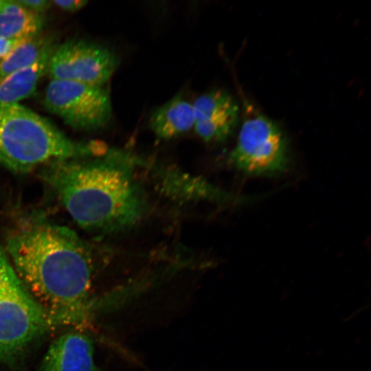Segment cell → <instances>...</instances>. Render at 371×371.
<instances>
[{
    "label": "cell",
    "instance_id": "obj_1",
    "mask_svg": "<svg viewBox=\"0 0 371 371\" xmlns=\"http://www.w3.org/2000/svg\"><path fill=\"white\" fill-rule=\"evenodd\" d=\"M5 251L52 328L86 330L102 313L100 297L91 291L93 251L72 229L41 221L27 223L10 234Z\"/></svg>",
    "mask_w": 371,
    "mask_h": 371
},
{
    "label": "cell",
    "instance_id": "obj_2",
    "mask_svg": "<svg viewBox=\"0 0 371 371\" xmlns=\"http://www.w3.org/2000/svg\"><path fill=\"white\" fill-rule=\"evenodd\" d=\"M146 161L118 148L87 158L49 163L41 176L73 220L91 233L130 231L149 214L151 203L137 170Z\"/></svg>",
    "mask_w": 371,
    "mask_h": 371
},
{
    "label": "cell",
    "instance_id": "obj_3",
    "mask_svg": "<svg viewBox=\"0 0 371 371\" xmlns=\"http://www.w3.org/2000/svg\"><path fill=\"white\" fill-rule=\"evenodd\" d=\"M98 142H78L47 119L19 103L0 104V164L25 173L41 165L104 153Z\"/></svg>",
    "mask_w": 371,
    "mask_h": 371
},
{
    "label": "cell",
    "instance_id": "obj_4",
    "mask_svg": "<svg viewBox=\"0 0 371 371\" xmlns=\"http://www.w3.org/2000/svg\"><path fill=\"white\" fill-rule=\"evenodd\" d=\"M41 306L0 249V362L18 357L30 344L52 330Z\"/></svg>",
    "mask_w": 371,
    "mask_h": 371
},
{
    "label": "cell",
    "instance_id": "obj_5",
    "mask_svg": "<svg viewBox=\"0 0 371 371\" xmlns=\"http://www.w3.org/2000/svg\"><path fill=\"white\" fill-rule=\"evenodd\" d=\"M227 161L238 170L253 176L282 173L289 163L286 139L274 122L256 114L243 122Z\"/></svg>",
    "mask_w": 371,
    "mask_h": 371
},
{
    "label": "cell",
    "instance_id": "obj_6",
    "mask_svg": "<svg viewBox=\"0 0 371 371\" xmlns=\"http://www.w3.org/2000/svg\"><path fill=\"white\" fill-rule=\"evenodd\" d=\"M43 102L48 111L77 130L100 128L112 117L109 93L100 85L51 80Z\"/></svg>",
    "mask_w": 371,
    "mask_h": 371
},
{
    "label": "cell",
    "instance_id": "obj_7",
    "mask_svg": "<svg viewBox=\"0 0 371 371\" xmlns=\"http://www.w3.org/2000/svg\"><path fill=\"white\" fill-rule=\"evenodd\" d=\"M119 58L108 48L80 38L56 46L48 64L52 80L102 86L119 65Z\"/></svg>",
    "mask_w": 371,
    "mask_h": 371
},
{
    "label": "cell",
    "instance_id": "obj_8",
    "mask_svg": "<svg viewBox=\"0 0 371 371\" xmlns=\"http://www.w3.org/2000/svg\"><path fill=\"white\" fill-rule=\"evenodd\" d=\"M197 135L206 142L221 143L234 131L239 108L227 91L216 89L199 95L192 103Z\"/></svg>",
    "mask_w": 371,
    "mask_h": 371
},
{
    "label": "cell",
    "instance_id": "obj_9",
    "mask_svg": "<svg viewBox=\"0 0 371 371\" xmlns=\"http://www.w3.org/2000/svg\"><path fill=\"white\" fill-rule=\"evenodd\" d=\"M95 346L85 330L71 328L49 345L41 371H103L94 361Z\"/></svg>",
    "mask_w": 371,
    "mask_h": 371
},
{
    "label": "cell",
    "instance_id": "obj_10",
    "mask_svg": "<svg viewBox=\"0 0 371 371\" xmlns=\"http://www.w3.org/2000/svg\"><path fill=\"white\" fill-rule=\"evenodd\" d=\"M160 189L166 195L185 201L210 200L220 203L240 204L249 199L229 194L205 180L188 175L181 170L152 166Z\"/></svg>",
    "mask_w": 371,
    "mask_h": 371
},
{
    "label": "cell",
    "instance_id": "obj_11",
    "mask_svg": "<svg viewBox=\"0 0 371 371\" xmlns=\"http://www.w3.org/2000/svg\"><path fill=\"white\" fill-rule=\"evenodd\" d=\"M192 104L177 95L153 111L149 119L152 132L159 139H170L194 128Z\"/></svg>",
    "mask_w": 371,
    "mask_h": 371
},
{
    "label": "cell",
    "instance_id": "obj_12",
    "mask_svg": "<svg viewBox=\"0 0 371 371\" xmlns=\"http://www.w3.org/2000/svg\"><path fill=\"white\" fill-rule=\"evenodd\" d=\"M45 24L42 14L29 10L13 1L0 6V37L24 39L41 32Z\"/></svg>",
    "mask_w": 371,
    "mask_h": 371
},
{
    "label": "cell",
    "instance_id": "obj_13",
    "mask_svg": "<svg viewBox=\"0 0 371 371\" xmlns=\"http://www.w3.org/2000/svg\"><path fill=\"white\" fill-rule=\"evenodd\" d=\"M54 50L33 65L0 78V104L18 103L33 93L39 80L47 74L49 60Z\"/></svg>",
    "mask_w": 371,
    "mask_h": 371
},
{
    "label": "cell",
    "instance_id": "obj_14",
    "mask_svg": "<svg viewBox=\"0 0 371 371\" xmlns=\"http://www.w3.org/2000/svg\"><path fill=\"white\" fill-rule=\"evenodd\" d=\"M56 46L53 36L41 32L25 38L0 60V78L33 65Z\"/></svg>",
    "mask_w": 371,
    "mask_h": 371
},
{
    "label": "cell",
    "instance_id": "obj_15",
    "mask_svg": "<svg viewBox=\"0 0 371 371\" xmlns=\"http://www.w3.org/2000/svg\"><path fill=\"white\" fill-rule=\"evenodd\" d=\"M15 1L29 10L41 14L52 5V1L49 0H15Z\"/></svg>",
    "mask_w": 371,
    "mask_h": 371
},
{
    "label": "cell",
    "instance_id": "obj_16",
    "mask_svg": "<svg viewBox=\"0 0 371 371\" xmlns=\"http://www.w3.org/2000/svg\"><path fill=\"white\" fill-rule=\"evenodd\" d=\"M52 5L67 12H75L82 9L88 3L85 0L52 1Z\"/></svg>",
    "mask_w": 371,
    "mask_h": 371
},
{
    "label": "cell",
    "instance_id": "obj_17",
    "mask_svg": "<svg viewBox=\"0 0 371 371\" xmlns=\"http://www.w3.org/2000/svg\"><path fill=\"white\" fill-rule=\"evenodd\" d=\"M25 39L9 40L0 37V60Z\"/></svg>",
    "mask_w": 371,
    "mask_h": 371
},
{
    "label": "cell",
    "instance_id": "obj_18",
    "mask_svg": "<svg viewBox=\"0 0 371 371\" xmlns=\"http://www.w3.org/2000/svg\"><path fill=\"white\" fill-rule=\"evenodd\" d=\"M5 0H0V6L4 3Z\"/></svg>",
    "mask_w": 371,
    "mask_h": 371
}]
</instances>
